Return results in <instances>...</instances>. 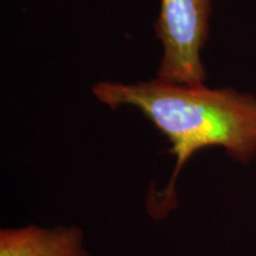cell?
<instances>
[{
    "instance_id": "3",
    "label": "cell",
    "mask_w": 256,
    "mask_h": 256,
    "mask_svg": "<svg viewBox=\"0 0 256 256\" xmlns=\"http://www.w3.org/2000/svg\"><path fill=\"white\" fill-rule=\"evenodd\" d=\"M0 256H89L80 226H28L0 230Z\"/></svg>"
},
{
    "instance_id": "1",
    "label": "cell",
    "mask_w": 256,
    "mask_h": 256,
    "mask_svg": "<svg viewBox=\"0 0 256 256\" xmlns=\"http://www.w3.org/2000/svg\"><path fill=\"white\" fill-rule=\"evenodd\" d=\"M92 92L110 110L136 108L168 140L176 165L168 186L148 203L156 217L168 215L177 206L179 174L197 152L220 147L241 164L256 156V98L252 94L159 78L136 83L101 81Z\"/></svg>"
},
{
    "instance_id": "2",
    "label": "cell",
    "mask_w": 256,
    "mask_h": 256,
    "mask_svg": "<svg viewBox=\"0 0 256 256\" xmlns=\"http://www.w3.org/2000/svg\"><path fill=\"white\" fill-rule=\"evenodd\" d=\"M212 0H160L154 22L162 46L156 78L184 84H203L206 70L202 51L210 32Z\"/></svg>"
}]
</instances>
